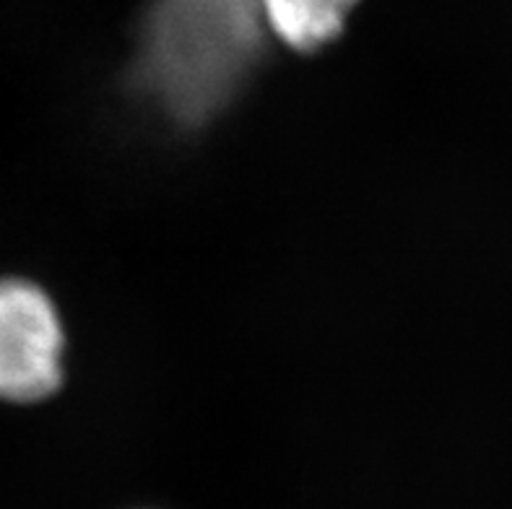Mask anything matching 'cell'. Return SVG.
I'll return each instance as SVG.
<instances>
[{
  "label": "cell",
  "mask_w": 512,
  "mask_h": 509,
  "mask_svg": "<svg viewBox=\"0 0 512 509\" xmlns=\"http://www.w3.org/2000/svg\"><path fill=\"white\" fill-rule=\"evenodd\" d=\"M263 58L258 0H149L130 86L167 123L198 130L247 89Z\"/></svg>",
  "instance_id": "1"
},
{
  "label": "cell",
  "mask_w": 512,
  "mask_h": 509,
  "mask_svg": "<svg viewBox=\"0 0 512 509\" xmlns=\"http://www.w3.org/2000/svg\"><path fill=\"white\" fill-rule=\"evenodd\" d=\"M359 0H258L266 32L297 52H318L344 32Z\"/></svg>",
  "instance_id": "3"
},
{
  "label": "cell",
  "mask_w": 512,
  "mask_h": 509,
  "mask_svg": "<svg viewBox=\"0 0 512 509\" xmlns=\"http://www.w3.org/2000/svg\"><path fill=\"white\" fill-rule=\"evenodd\" d=\"M65 333L32 281L0 278V400L34 403L63 385Z\"/></svg>",
  "instance_id": "2"
}]
</instances>
